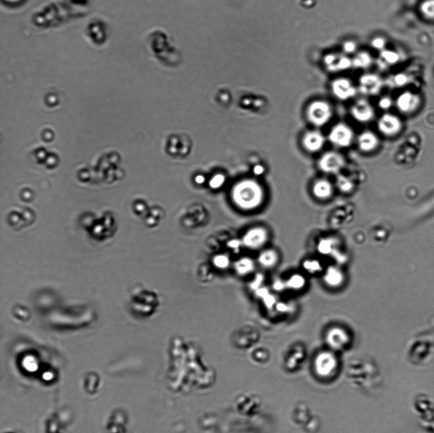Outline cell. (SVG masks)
<instances>
[{"mask_svg":"<svg viewBox=\"0 0 434 433\" xmlns=\"http://www.w3.org/2000/svg\"><path fill=\"white\" fill-rule=\"evenodd\" d=\"M324 338L325 342L332 350H342L351 343L352 334L345 326L335 323L326 328Z\"/></svg>","mask_w":434,"mask_h":433,"instance_id":"1","label":"cell"},{"mask_svg":"<svg viewBox=\"0 0 434 433\" xmlns=\"http://www.w3.org/2000/svg\"><path fill=\"white\" fill-rule=\"evenodd\" d=\"M326 289L337 292L343 289L347 282V274L342 265L333 264L326 265L320 276Z\"/></svg>","mask_w":434,"mask_h":433,"instance_id":"2","label":"cell"},{"mask_svg":"<svg viewBox=\"0 0 434 433\" xmlns=\"http://www.w3.org/2000/svg\"><path fill=\"white\" fill-rule=\"evenodd\" d=\"M270 231L265 227H256L243 235L242 243L252 250H263L270 240Z\"/></svg>","mask_w":434,"mask_h":433,"instance_id":"3","label":"cell"},{"mask_svg":"<svg viewBox=\"0 0 434 433\" xmlns=\"http://www.w3.org/2000/svg\"><path fill=\"white\" fill-rule=\"evenodd\" d=\"M306 115L311 123L317 127H321L326 125L331 118V106L324 101L313 102L308 106Z\"/></svg>","mask_w":434,"mask_h":433,"instance_id":"4","label":"cell"},{"mask_svg":"<svg viewBox=\"0 0 434 433\" xmlns=\"http://www.w3.org/2000/svg\"><path fill=\"white\" fill-rule=\"evenodd\" d=\"M337 367V359L331 351H322L315 360V368L318 374L322 377H329L335 373Z\"/></svg>","mask_w":434,"mask_h":433,"instance_id":"5","label":"cell"},{"mask_svg":"<svg viewBox=\"0 0 434 433\" xmlns=\"http://www.w3.org/2000/svg\"><path fill=\"white\" fill-rule=\"evenodd\" d=\"M329 139L332 144L340 148H347L352 144L354 133L349 126L338 123L331 129Z\"/></svg>","mask_w":434,"mask_h":433,"instance_id":"6","label":"cell"},{"mask_svg":"<svg viewBox=\"0 0 434 433\" xmlns=\"http://www.w3.org/2000/svg\"><path fill=\"white\" fill-rule=\"evenodd\" d=\"M344 165V158L340 154L334 151L325 153L319 162L320 169L329 174L337 173Z\"/></svg>","mask_w":434,"mask_h":433,"instance_id":"7","label":"cell"},{"mask_svg":"<svg viewBox=\"0 0 434 433\" xmlns=\"http://www.w3.org/2000/svg\"><path fill=\"white\" fill-rule=\"evenodd\" d=\"M308 278L303 271L293 272L284 278L287 292L301 293L304 292L308 285Z\"/></svg>","mask_w":434,"mask_h":433,"instance_id":"8","label":"cell"},{"mask_svg":"<svg viewBox=\"0 0 434 433\" xmlns=\"http://www.w3.org/2000/svg\"><path fill=\"white\" fill-rule=\"evenodd\" d=\"M281 260V255L277 248L266 247L260 251L257 262L263 268L272 270L279 265Z\"/></svg>","mask_w":434,"mask_h":433,"instance_id":"9","label":"cell"},{"mask_svg":"<svg viewBox=\"0 0 434 433\" xmlns=\"http://www.w3.org/2000/svg\"><path fill=\"white\" fill-rule=\"evenodd\" d=\"M342 248V242L335 236L322 237L317 244V250L320 256L335 257Z\"/></svg>","mask_w":434,"mask_h":433,"instance_id":"10","label":"cell"},{"mask_svg":"<svg viewBox=\"0 0 434 433\" xmlns=\"http://www.w3.org/2000/svg\"><path fill=\"white\" fill-rule=\"evenodd\" d=\"M353 118L361 123L370 122L374 117L375 111L368 101L360 100L352 107Z\"/></svg>","mask_w":434,"mask_h":433,"instance_id":"11","label":"cell"},{"mask_svg":"<svg viewBox=\"0 0 434 433\" xmlns=\"http://www.w3.org/2000/svg\"><path fill=\"white\" fill-rule=\"evenodd\" d=\"M326 265L319 257L306 258L301 262V271L308 277L320 276L326 268Z\"/></svg>","mask_w":434,"mask_h":433,"instance_id":"12","label":"cell"},{"mask_svg":"<svg viewBox=\"0 0 434 433\" xmlns=\"http://www.w3.org/2000/svg\"><path fill=\"white\" fill-rule=\"evenodd\" d=\"M324 143L325 138L323 135L317 130L307 132L303 136V145L309 152H317L321 150Z\"/></svg>","mask_w":434,"mask_h":433,"instance_id":"13","label":"cell"},{"mask_svg":"<svg viewBox=\"0 0 434 433\" xmlns=\"http://www.w3.org/2000/svg\"><path fill=\"white\" fill-rule=\"evenodd\" d=\"M378 129L385 135L395 134L400 127V123L395 116L391 115L382 116L378 123Z\"/></svg>","mask_w":434,"mask_h":433,"instance_id":"14","label":"cell"},{"mask_svg":"<svg viewBox=\"0 0 434 433\" xmlns=\"http://www.w3.org/2000/svg\"><path fill=\"white\" fill-rule=\"evenodd\" d=\"M358 144L362 151L370 152L378 146V137L373 132H364L359 137Z\"/></svg>","mask_w":434,"mask_h":433,"instance_id":"15","label":"cell"},{"mask_svg":"<svg viewBox=\"0 0 434 433\" xmlns=\"http://www.w3.org/2000/svg\"><path fill=\"white\" fill-rule=\"evenodd\" d=\"M312 191L313 195L317 199H328L333 193V186L328 180L320 179L313 185Z\"/></svg>","mask_w":434,"mask_h":433,"instance_id":"16","label":"cell"},{"mask_svg":"<svg viewBox=\"0 0 434 433\" xmlns=\"http://www.w3.org/2000/svg\"><path fill=\"white\" fill-rule=\"evenodd\" d=\"M333 92L336 97L342 100H346L354 96L355 90L347 81H337L333 85Z\"/></svg>","mask_w":434,"mask_h":433,"instance_id":"17","label":"cell"},{"mask_svg":"<svg viewBox=\"0 0 434 433\" xmlns=\"http://www.w3.org/2000/svg\"><path fill=\"white\" fill-rule=\"evenodd\" d=\"M255 265H256L252 258L243 257L236 262L235 269L240 275H245L254 271Z\"/></svg>","mask_w":434,"mask_h":433,"instance_id":"18","label":"cell"},{"mask_svg":"<svg viewBox=\"0 0 434 433\" xmlns=\"http://www.w3.org/2000/svg\"><path fill=\"white\" fill-rule=\"evenodd\" d=\"M213 263L214 266L218 269H224L227 268L230 264L229 256L225 254H219L213 257Z\"/></svg>","mask_w":434,"mask_h":433,"instance_id":"19","label":"cell"},{"mask_svg":"<svg viewBox=\"0 0 434 433\" xmlns=\"http://www.w3.org/2000/svg\"><path fill=\"white\" fill-rule=\"evenodd\" d=\"M338 185L341 190L345 192H349L352 187V184L348 179L345 178H340L338 180Z\"/></svg>","mask_w":434,"mask_h":433,"instance_id":"20","label":"cell"},{"mask_svg":"<svg viewBox=\"0 0 434 433\" xmlns=\"http://www.w3.org/2000/svg\"><path fill=\"white\" fill-rule=\"evenodd\" d=\"M380 108L384 109H387L390 108L391 104V101L387 98L382 99L379 102Z\"/></svg>","mask_w":434,"mask_h":433,"instance_id":"21","label":"cell"}]
</instances>
